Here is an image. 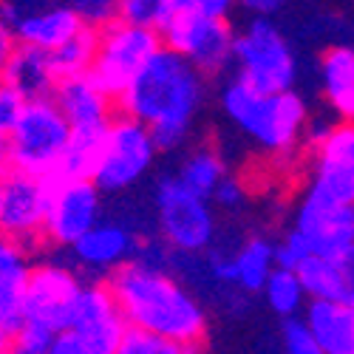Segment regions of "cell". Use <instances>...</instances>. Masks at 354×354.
Listing matches in <instances>:
<instances>
[{
    "label": "cell",
    "mask_w": 354,
    "mask_h": 354,
    "mask_svg": "<svg viewBox=\"0 0 354 354\" xmlns=\"http://www.w3.org/2000/svg\"><path fill=\"white\" fill-rule=\"evenodd\" d=\"M68 139L71 128L54 100L26 102L6 139V165L37 179H54Z\"/></svg>",
    "instance_id": "obj_4"
},
{
    "label": "cell",
    "mask_w": 354,
    "mask_h": 354,
    "mask_svg": "<svg viewBox=\"0 0 354 354\" xmlns=\"http://www.w3.org/2000/svg\"><path fill=\"white\" fill-rule=\"evenodd\" d=\"M317 165H332L354 173V122L335 125L317 142Z\"/></svg>",
    "instance_id": "obj_30"
},
{
    "label": "cell",
    "mask_w": 354,
    "mask_h": 354,
    "mask_svg": "<svg viewBox=\"0 0 354 354\" xmlns=\"http://www.w3.org/2000/svg\"><path fill=\"white\" fill-rule=\"evenodd\" d=\"M108 131V128H105ZM105 131H80L71 133L68 147L60 159L51 182H80V179H91L97 159H100V147H102V136Z\"/></svg>",
    "instance_id": "obj_23"
},
{
    "label": "cell",
    "mask_w": 354,
    "mask_h": 354,
    "mask_svg": "<svg viewBox=\"0 0 354 354\" xmlns=\"http://www.w3.org/2000/svg\"><path fill=\"white\" fill-rule=\"evenodd\" d=\"M221 108L263 151H289L306 125V105L295 91L261 94L241 80H232L221 91Z\"/></svg>",
    "instance_id": "obj_3"
},
{
    "label": "cell",
    "mask_w": 354,
    "mask_h": 354,
    "mask_svg": "<svg viewBox=\"0 0 354 354\" xmlns=\"http://www.w3.org/2000/svg\"><path fill=\"white\" fill-rule=\"evenodd\" d=\"M320 82L329 108L346 122H354V48L335 46L320 57Z\"/></svg>",
    "instance_id": "obj_21"
},
{
    "label": "cell",
    "mask_w": 354,
    "mask_h": 354,
    "mask_svg": "<svg viewBox=\"0 0 354 354\" xmlns=\"http://www.w3.org/2000/svg\"><path fill=\"white\" fill-rule=\"evenodd\" d=\"M244 198H247L244 185L239 179H232V176H224V182L216 187V193H213L210 201H216L218 207H224V210H239L241 204H244Z\"/></svg>",
    "instance_id": "obj_38"
},
{
    "label": "cell",
    "mask_w": 354,
    "mask_h": 354,
    "mask_svg": "<svg viewBox=\"0 0 354 354\" xmlns=\"http://www.w3.org/2000/svg\"><path fill=\"white\" fill-rule=\"evenodd\" d=\"M306 193L335 204V207H354V173L332 165H317Z\"/></svg>",
    "instance_id": "obj_26"
},
{
    "label": "cell",
    "mask_w": 354,
    "mask_h": 354,
    "mask_svg": "<svg viewBox=\"0 0 354 354\" xmlns=\"http://www.w3.org/2000/svg\"><path fill=\"white\" fill-rule=\"evenodd\" d=\"M97 48H100V32H94V28H80L66 46L48 54V66H51L54 80L66 82V80L88 77L94 60H97Z\"/></svg>",
    "instance_id": "obj_22"
},
{
    "label": "cell",
    "mask_w": 354,
    "mask_h": 354,
    "mask_svg": "<svg viewBox=\"0 0 354 354\" xmlns=\"http://www.w3.org/2000/svg\"><path fill=\"white\" fill-rule=\"evenodd\" d=\"M23 105L26 102L12 91V88L0 82V159L3 162H6V139H9V133H12L15 122H17Z\"/></svg>",
    "instance_id": "obj_35"
},
{
    "label": "cell",
    "mask_w": 354,
    "mask_h": 354,
    "mask_svg": "<svg viewBox=\"0 0 354 354\" xmlns=\"http://www.w3.org/2000/svg\"><path fill=\"white\" fill-rule=\"evenodd\" d=\"M159 37L165 48L182 54L198 74L218 71L232 60L235 35L230 23L204 17L196 9V0H173V20Z\"/></svg>",
    "instance_id": "obj_6"
},
{
    "label": "cell",
    "mask_w": 354,
    "mask_h": 354,
    "mask_svg": "<svg viewBox=\"0 0 354 354\" xmlns=\"http://www.w3.org/2000/svg\"><path fill=\"white\" fill-rule=\"evenodd\" d=\"M48 354H108V351L97 348L94 343H88L85 337H80L74 332H63V335H57Z\"/></svg>",
    "instance_id": "obj_39"
},
{
    "label": "cell",
    "mask_w": 354,
    "mask_h": 354,
    "mask_svg": "<svg viewBox=\"0 0 354 354\" xmlns=\"http://www.w3.org/2000/svg\"><path fill=\"white\" fill-rule=\"evenodd\" d=\"M283 346H286V354H323L301 320H286Z\"/></svg>",
    "instance_id": "obj_36"
},
{
    "label": "cell",
    "mask_w": 354,
    "mask_h": 354,
    "mask_svg": "<svg viewBox=\"0 0 354 354\" xmlns=\"http://www.w3.org/2000/svg\"><path fill=\"white\" fill-rule=\"evenodd\" d=\"M232 60L239 63V77L261 94H283L292 91L298 63L295 54L272 20L252 17L241 35H235Z\"/></svg>",
    "instance_id": "obj_5"
},
{
    "label": "cell",
    "mask_w": 354,
    "mask_h": 354,
    "mask_svg": "<svg viewBox=\"0 0 354 354\" xmlns=\"http://www.w3.org/2000/svg\"><path fill=\"white\" fill-rule=\"evenodd\" d=\"M3 165H6V162H3V159H0V176H3V170H6V167H3Z\"/></svg>",
    "instance_id": "obj_43"
},
{
    "label": "cell",
    "mask_w": 354,
    "mask_h": 354,
    "mask_svg": "<svg viewBox=\"0 0 354 354\" xmlns=\"http://www.w3.org/2000/svg\"><path fill=\"white\" fill-rule=\"evenodd\" d=\"M0 20L15 32L17 46H28V48L46 51V54L66 46L82 28L71 3L68 6L0 3Z\"/></svg>",
    "instance_id": "obj_13"
},
{
    "label": "cell",
    "mask_w": 354,
    "mask_h": 354,
    "mask_svg": "<svg viewBox=\"0 0 354 354\" xmlns=\"http://www.w3.org/2000/svg\"><path fill=\"white\" fill-rule=\"evenodd\" d=\"M224 176L227 173H224L221 156L216 151L201 147V151H196L193 156L185 159V165H182V170H179L176 179H179V185L187 193H193V196H198L204 201H210L213 193H216V187L224 182Z\"/></svg>",
    "instance_id": "obj_25"
},
{
    "label": "cell",
    "mask_w": 354,
    "mask_h": 354,
    "mask_svg": "<svg viewBox=\"0 0 354 354\" xmlns=\"http://www.w3.org/2000/svg\"><path fill=\"white\" fill-rule=\"evenodd\" d=\"M232 267H235V283L250 292H263L275 270V247L267 239H250L232 255Z\"/></svg>",
    "instance_id": "obj_24"
},
{
    "label": "cell",
    "mask_w": 354,
    "mask_h": 354,
    "mask_svg": "<svg viewBox=\"0 0 354 354\" xmlns=\"http://www.w3.org/2000/svg\"><path fill=\"white\" fill-rule=\"evenodd\" d=\"M204 97V77L170 48H159L136 80L120 97L122 116L142 122L147 131L156 128H185L190 122Z\"/></svg>",
    "instance_id": "obj_2"
},
{
    "label": "cell",
    "mask_w": 354,
    "mask_h": 354,
    "mask_svg": "<svg viewBox=\"0 0 354 354\" xmlns=\"http://www.w3.org/2000/svg\"><path fill=\"white\" fill-rule=\"evenodd\" d=\"M71 9L77 12L82 28H94L102 32L111 23H116V3L113 0H77L71 3Z\"/></svg>",
    "instance_id": "obj_34"
},
{
    "label": "cell",
    "mask_w": 354,
    "mask_h": 354,
    "mask_svg": "<svg viewBox=\"0 0 354 354\" xmlns=\"http://www.w3.org/2000/svg\"><path fill=\"white\" fill-rule=\"evenodd\" d=\"M301 323L323 354H354V306L309 301Z\"/></svg>",
    "instance_id": "obj_18"
},
{
    "label": "cell",
    "mask_w": 354,
    "mask_h": 354,
    "mask_svg": "<svg viewBox=\"0 0 354 354\" xmlns=\"http://www.w3.org/2000/svg\"><path fill=\"white\" fill-rule=\"evenodd\" d=\"M207 267H210V275H213L216 281H221V283L235 281V267H232V258H230V255L213 252V255L207 258Z\"/></svg>",
    "instance_id": "obj_40"
},
{
    "label": "cell",
    "mask_w": 354,
    "mask_h": 354,
    "mask_svg": "<svg viewBox=\"0 0 354 354\" xmlns=\"http://www.w3.org/2000/svg\"><path fill=\"white\" fill-rule=\"evenodd\" d=\"M0 82L9 85L23 102L51 100L57 88V80L48 66V54L28 46H17L9 66L0 74Z\"/></svg>",
    "instance_id": "obj_19"
},
{
    "label": "cell",
    "mask_w": 354,
    "mask_h": 354,
    "mask_svg": "<svg viewBox=\"0 0 354 354\" xmlns=\"http://www.w3.org/2000/svg\"><path fill=\"white\" fill-rule=\"evenodd\" d=\"M295 230L306 239L312 255H337L354 247V207H335L312 193H304Z\"/></svg>",
    "instance_id": "obj_14"
},
{
    "label": "cell",
    "mask_w": 354,
    "mask_h": 354,
    "mask_svg": "<svg viewBox=\"0 0 354 354\" xmlns=\"http://www.w3.org/2000/svg\"><path fill=\"white\" fill-rule=\"evenodd\" d=\"M263 295H267V304L272 306V312H278L286 320L304 312L306 304V292L298 281V272H286V270H272L267 286H263Z\"/></svg>",
    "instance_id": "obj_27"
},
{
    "label": "cell",
    "mask_w": 354,
    "mask_h": 354,
    "mask_svg": "<svg viewBox=\"0 0 354 354\" xmlns=\"http://www.w3.org/2000/svg\"><path fill=\"white\" fill-rule=\"evenodd\" d=\"M54 340H57V335L51 329L40 326V323L26 320L20 326V332L9 343V354H48Z\"/></svg>",
    "instance_id": "obj_32"
},
{
    "label": "cell",
    "mask_w": 354,
    "mask_h": 354,
    "mask_svg": "<svg viewBox=\"0 0 354 354\" xmlns=\"http://www.w3.org/2000/svg\"><path fill=\"white\" fill-rule=\"evenodd\" d=\"M133 239L131 232L120 224H97L88 235L71 247L74 258L88 270H108L116 272L122 263L131 261Z\"/></svg>",
    "instance_id": "obj_20"
},
{
    "label": "cell",
    "mask_w": 354,
    "mask_h": 354,
    "mask_svg": "<svg viewBox=\"0 0 354 354\" xmlns=\"http://www.w3.org/2000/svg\"><path fill=\"white\" fill-rule=\"evenodd\" d=\"M159 48H162V37L156 32L116 20L100 32L97 60L88 77L100 85L102 94H108L111 100H120L125 88L151 63V57Z\"/></svg>",
    "instance_id": "obj_7"
},
{
    "label": "cell",
    "mask_w": 354,
    "mask_h": 354,
    "mask_svg": "<svg viewBox=\"0 0 354 354\" xmlns=\"http://www.w3.org/2000/svg\"><path fill=\"white\" fill-rule=\"evenodd\" d=\"M153 201H156L159 230L173 250L201 252L213 244L216 216H213L210 201L187 193L176 176L159 179L153 190Z\"/></svg>",
    "instance_id": "obj_9"
},
{
    "label": "cell",
    "mask_w": 354,
    "mask_h": 354,
    "mask_svg": "<svg viewBox=\"0 0 354 354\" xmlns=\"http://www.w3.org/2000/svg\"><path fill=\"white\" fill-rule=\"evenodd\" d=\"M116 20L162 35L165 26L173 20V0H120Z\"/></svg>",
    "instance_id": "obj_28"
},
{
    "label": "cell",
    "mask_w": 354,
    "mask_h": 354,
    "mask_svg": "<svg viewBox=\"0 0 354 354\" xmlns=\"http://www.w3.org/2000/svg\"><path fill=\"white\" fill-rule=\"evenodd\" d=\"M108 289L128 329L179 343H201L207 332L201 304L156 263L131 258L111 272Z\"/></svg>",
    "instance_id": "obj_1"
},
{
    "label": "cell",
    "mask_w": 354,
    "mask_h": 354,
    "mask_svg": "<svg viewBox=\"0 0 354 354\" xmlns=\"http://www.w3.org/2000/svg\"><path fill=\"white\" fill-rule=\"evenodd\" d=\"M26 275H28L26 252L17 244L0 239V278H26Z\"/></svg>",
    "instance_id": "obj_37"
},
{
    "label": "cell",
    "mask_w": 354,
    "mask_h": 354,
    "mask_svg": "<svg viewBox=\"0 0 354 354\" xmlns=\"http://www.w3.org/2000/svg\"><path fill=\"white\" fill-rule=\"evenodd\" d=\"M68 332L85 337L88 343H94L97 348L108 354H116L128 326L120 315V306H116L108 283H82Z\"/></svg>",
    "instance_id": "obj_15"
},
{
    "label": "cell",
    "mask_w": 354,
    "mask_h": 354,
    "mask_svg": "<svg viewBox=\"0 0 354 354\" xmlns=\"http://www.w3.org/2000/svg\"><path fill=\"white\" fill-rule=\"evenodd\" d=\"M51 100H54L57 108H60L71 133L105 131L113 120L111 116V97L100 91V85L91 77H77V80L57 82Z\"/></svg>",
    "instance_id": "obj_17"
},
{
    "label": "cell",
    "mask_w": 354,
    "mask_h": 354,
    "mask_svg": "<svg viewBox=\"0 0 354 354\" xmlns=\"http://www.w3.org/2000/svg\"><path fill=\"white\" fill-rule=\"evenodd\" d=\"M15 51H17V37H15L12 28L0 20V74H3V68L9 66Z\"/></svg>",
    "instance_id": "obj_41"
},
{
    "label": "cell",
    "mask_w": 354,
    "mask_h": 354,
    "mask_svg": "<svg viewBox=\"0 0 354 354\" xmlns=\"http://www.w3.org/2000/svg\"><path fill=\"white\" fill-rule=\"evenodd\" d=\"M156 159V145L142 122L131 116H113L100 147V159L94 167L91 182L100 193H120L136 185L151 170Z\"/></svg>",
    "instance_id": "obj_8"
},
{
    "label": "cell",
    "mask_w": 354,
    "mask_h": 354,
    "mask_svg": "<svg viewBox=\"0 0 354 354\" xmlns=\"http://www.w3.org/2000/svg\"><path fill=\"white\" fill-rule=\"evenodd\" d=\"M51 179H37L20 170H3L0 176V239L20 250L35 244L46 232V216L51 201Z\"/></svg>",
    "instance_id": "obj_10"
},
{
    "label": "cell",
    "mask_w": 354,
    "mask_h": 354,
    "mask_svg": "<svg viewBox=\"0 0 354 354\" xmlns=\"http://www.w3.org/2000/svg\"><path fill=\"white\" fill-rule=\"evenodd\" d=\"M100 210L102 193L91 179L54 182L43 235L57 247H74L100 224Z\"/></svg>",
    "instance_id": "obj_12"
},
{
    "label": "cell",
    "mask_w": 354,
    "mask_h": 354,
    "mask_svg": "<svg viewBox=\"0 0 354 354\" xmlns=\"http://www.w3.org/2000/svg\"><path fill=\"white\" fill-rule=\"evenodd\" d=\"M82 292V281L60 263L28 267L23 283V315L26 320L40 323L54 335L71 329V317Z\"/></svg>",
    "instance_id": "obj_11"
},
{
    "label": "cell",
    "mask_w": 354,
    "mask_h": 354,
    "mask_svg": "<svg viewBox=\"0 0 354 354\" xmlns=\"http://www.w3.org/2000/svg\"><path fill=\"white\" fill-rule=\"evenodd\" d=\"M116 354H201V348H198V343H179V340H167V337L128 329Z\"/></svg>",
    "instance_id": "obj_31"
},
{
    "label": "cell",
    "mask_w": 354,
    "mask_h": 354,
    "mask_svg": "<svg viewBox=\"0 0 354 354\" xmlns=\"http://www.w3.org/2000/svg\"><path fill=\"white\" fill-rule=\"evenodd\" d=\"M312 258V250L306 244V239L298 232V230H292L286 239L275 247V270H286V272H298L304 263Z\"/></svg>",
    "instance_id": "obj_33"
},
{
    "label": "cell",
    "mask_w": 354,
    "mask_h": 354,
    "mask_svg": "<svg viewBox=\"0 0 354 354\" xmlns=\"http://www.w3.org/2000/svg\"><path fill=\"white\" fill-rule=\"evenodd\" d=\"M309 301L354 306V247L337 255H312L298 270Z\"/></svg>",
    "instance_id": "obj_16"
},
{
    "label": "cell",
    "mask_w": 354,
    "mask_h": 354,
    "mask_svg": "<svg viewBox=\"0 0 354 354\" xmlns=\"http://www.w3.org/2000/svg\"><path fill=\"white\" fill-rule=\"evenodd\" d=\"M23 283L26 278H0V343H6V346L26 323Z\"/></svg>",
    "instance_id": "obj_29"
},
{
    "label": "cell",
    "mask_w": 354,
    "mask_h": 354,
    "mask_svg": "<svg viewBox=\"0 0 354 354\" xmlns=\"http://www.w3.org/2000/svg\"><path fill=\"white\" fill-rule=\"evenodd\" d=\"M247 9L255 15V17H263V20H270L275 12L283 9V3H275V0H250Z\"/></svg>",
    "instance_id": "obj_42"
}]
</instances>
